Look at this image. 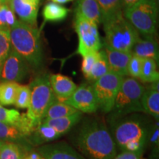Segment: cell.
<instances>
[{
  "label": "cell",
  "mask_w": 159,
  "mask_h": 159,
  "mask_svg": "<svg viewBox=\"0 0 159 159\" xmlns=\"http://www.w3.org/2000/svg\"><path fill=\"white\" fill-rule=\"evenodd\" d=\"M144 83H153L158 81L159 73L157 71L156 61L152 58L143 59L139 78Z\"/></svg>",
  "instance_id": "27"
},
{
  "label": "cell",
  "mask_w": 159,
  "mask_h": 159,
  "mask_svg": "<svg viewBox=\"0 0 159 159\" xmlns=\"http://www.w3.org/2000/svg\"><path fill=\"white\" fill-rule=\"evenodd\" d=\"M4 1H5L6 3L9 4V3H10V2H11V0H4Z\"/></svg>",
  "instance_id": "40"
},
{
  "label": "cell",
  "mask_w": 159,
  "mask_h": 159,
  "mask_svg": "<svg viewBox=\"0 0 159 159\" xmlns=\"http://www.w3.org/2000/svg\"><path fill=\"white\" fill-rule=\"evenodd\" d=\"M31 90L29 85H19L14 105L18 108H28L30 102Z\"/></svg>",
  "instance_id": "31"
},
{
  "label": "cell",
  "mask_w": 159,
  "mask_h": 159,
  "mask_svg": "<svg viewBox=\"0 0 159 159\" xmlns=\"http://www.w3.org/2000/svg\"><path fill=\"white\" fill-rule=\"evenodd\" d=\"M75 28L78 36L77 54L84 56L88 53L100 50L102 43L97 25L76 15Z\"/></svg>",
  "instance_id": "9"
},
{
  "label": "cell",
  "mask_w": 159,
  "mask_h": 159,
  "mask_svg": "<svg viewBox=\"0 0 159 159\" xmlns=\"http://www.w3.org/2000/svg\"><path fill=\"white\" fill-rule=\"evenodd\" d=\"M99 55L98 59L91 69L90 74L86 78L89 80L95 81L110 72V68H109L108 61L107 59L105 51L102 49V50H99Z\"/></svg>",
  "instance_id": "28"
},
{
  "label": "cell",
  "mask_w": 159,
  "mask_h": 159,
  "mask_svg": "<svg viewBox=\"0 0 159 159\" xmlns=\"http://www.w3.org/2000/svg\"><path fill=\"white\" fill-rule=\"evenodd\" d=\"M113 159H142L141 156L130 152H122L117 155Z\"/></svg>",
  "instance_id": "35"
},
{
  "label": "cell",
  "mask_w": 159,
  "mask_h": 159,
  "mask_svg": "<svg viewBox=\"0 0 159 159\" xmlns=\"http://www.w3.org/2000/svg\"><path fill=\"white\" fill-rule=\"evenodd\" d=\"M49 78L53 93L60 102L69 99L77 87L71 78L61 74L49 75Z\"/></svg>",
  "instance_id": "15"
},
{
  "label": "cell",
  "mask_w": 159,
  "mask_h": 159,
  "mask_svg": "<svg viewBox=\"0 0 159 159\" xmlns=\"http://www.w3.org/2000/svg\"><path fill=\"white\" fill-rule=\"evenodd\" d=\"M61 136V135L52 128L41 122L33 130L29 140L31 144L41 145L45 143L53 142Z\"/></svg>",
  "instance_id": "21"
},
{
  "label": "cell",
  "mask_w": 159,
  "mask_h": 159,
  "mask_svg": "<svg viewBox=\"0 0 159 159\" xmlns=\"http://www.w3.org/2000/svg\"><path fill=\"white\" fill-rule=\"evenodd\" d=\"M99 55V52H93L88 53L83 56V62H82V69L83 74L84 75L85 78H87L90 74L91 69L98 59Z\"/></svg>",
  "instance_id": "33"
},
{
  "label": "cell",
  "mask_w": 159,
  "mask_h": 159,
  "mask_svg": "<svg viewBox=\"0 0 159 159\" xmlns=\"http://www.w3.org/2000/svg\"><path fill=\"white\" fill-rule=\"evenodd\" d=\"M29 85L31 90L30 102L26 114L35 128L43 120L47 109L57 99L51 88L49 75L38 76Z\"/></svg>",
  "instance_id": "6"
},
{
  "label": "cell",
  "mask_w": 159,
  "mask_h": 159,
  "mask_svg": "<svg viewBox=\"0 0 159 159\" xmlns=\"http://www.w3.org/2000/svg\"><path fill=\"white\" fill-rule=\"evenodd\" d=\"M0 122L18 127L29 136V139L35 129L26 113L21 114L17 110L7 109L2 105H0Z\"/></svg>",
  "instance_id": "14"
},
{
  "label": "cell",
  "mask_w": 159,
  "mask_h": 159,
  "mask_svg": "<svg viewBox=\"0 0 159 159\" xmlns=\"http://www.w3.org/2000/svg\"><path fill=\"white\" fill-rule=\"evenodd\" d=\"M123 78L124 77L110 71L92 84L98 109L102 112L105 114L111 112Z\"/></svg>",
  "instance_id": "8"
},
{
  "label": "cell",
  "mask_w": 159,
  "mask_h": 159,
  "mask_svg": "<svg viewBox=\"0 0 159 159\" xmlns=\"http://www.w3.org/2000/svg\"><path fill=\"white\" fill-rule=\"evenodd\" d=\"M63 102L85 114H94L98 110L92 85L83 83L77 87L71 96Z\"/></svg>",
  "instance_id": "11"
},
{
  "label": "cell",
  "mask_w": 159,
  "mask_h": 159,
  "mask_svg": "<svg viewBox=\"0 0 159 159\" xmlns=\"http://www.w3.org/2000/svg\"><path fill=\"white\" fill-rule=\"evenodd\" d=\"M25 157L20 145L14 142H5L0 152V159H24Z\"/></svg>",
  "instance_id": "30"
},
{
  "label": "cell",
  "mask_w": 159,
  "mask_h": 159,
  "mask_svg": "<svg viewBox=\"0 0 159 159\" xmlns=\"http://www.w3.org/2000/svg\"><path fill=\"white\" fill-rule=\"evenodd\" d=\"M144 87L133 77H124L115 98L112 116H121L136 112H144L142 98Z\"/></svg>",
  "instance_id": "7"
},
{
  "label": "cell",
  "mask_w": 159,
  "mask_h": 159,
  "mask_svg": "<svg viewBox=\"0 0 159 159\" xmlns=\"http://www.w3.org/2000/svg\"><path fill=\"white\" fill-rule=\"evenodd\" d=\"M9 33L12 48L27 61L30 66L39 69L43 61L39 30L17 20Z\"/></svg>",
  "instance_id": "3"
},
{
  "label": "cell",
  "mask_w": 159,
  "mask_h": 159,
  "mask_svg": "<svg viewBox=\"0 0 159 159\" xmlns=\"http://www.w3.org/2000/svg\"><path fill=\"white\" fill-rule=\"evenodd\" d=\"M142 105L144 112L159 119V89L158 81L152 83L150 89L144 90L142 98Z\"/></svg>",
  "instance_id": "18"
},
{
  "label": "cell",
  "mask_w": 159,
  "mask_h": 159,
  "mask_svg": "<svg viewBox=\"0 0 159 159\" xmlns=\"http://www.w3.org/2000/svg\"><path fill=\"white\" fill-rule=\"evenodd\" d=\"M75 13L97 25L101 23V13L97 0H77Z\"/></svg>",
  "instance_id": "20"
},
{
  "label": "cell",
  "mask_w": 159,
  "mask_h": 159,
  "mask_svg": "<svg viewBox=\"0 0 159 159\" xmlns=\"http://www.w3.org/2000/svg\"><path fill=\"white\" fill-rule=\"evenodd\" d=\"M69 10L59 4L49 2L43 7L42 16L43 18V25L47 21L59 22L64 20L69 14Z\"/></svg>",
  "instance_id": "23"
},
{
  "label": "cell",
  "mask_w": 159,
  "mask_h": 159,
  "mask_svg": "<svg viewBox=\"0 0 159 159\" xmlns=\"http://www.w3.org/2000/svg\"><path fill=\"white\" fill-rule=\"evenodd\" d=\"M19 84L15 82L0 83V105H14Z\"/></svg>",
  "instance_id": "26"
},
{
  "label": "cell",
  "mask_w": 159,
  "mask_h": 159,
  "mask_svg": "<svg viewBox=\"0 0 159 159\" xmlns=\"http://www.w3.org/2000/svg\"><path fill=\"white\" fill-rule=\"evenodd\" d=\"M37 151L43 159H85L66 142L41 145Z\"/></svg>",
  "instance_id": "13"
},
{
  "label": "cell",
  "mask_w": 159,
  "mask_h": 159,
  "mask_svg": "<svg viewBox=\"0 0 159 159\" xmlns=\"http://www.w3.org/2000/svg\"><path fill=\"white\" fill-rule=\"evenodd\" d=\"M82 117L83 113L78 111L70 116L61 117V118L43 119L41 121V123L51 127L61 136H63L78 124Z\"/></svg>",
  "instance_id": "19"
},
{
  "label": "cell",
  "mask_w": 159,
  "mask_h": 159,
  "mask_svg": "<svg viewBox=\"0 0 159 159\" xmlns=\"http://www.w3.org/2000/svg\"><path fill=\"white\" fill-rule=\"evenodd\" d=\"M111 119V134L116 148L122 152L142 156L148 145L150 130L144 117L130 114Z\"/></svg>",
  "instance_id": "2"
},
{
  "label": "cell",
  "mask_w": 159,
  "mask_h": 159,
  "mask_svg": "<svg viewBox=\"0 0 159 159\" xmlns=\"http://www.w3.org/2000/svg\"><path fill=\"white\" fill-rule=\"evenodd\" d=\"M5 142H3V141L0 140V152H1L2 148V147H3L4 144H5Z\"/></svg>",
  "instance_id": "39"
},
{
  "label": "cell",
  "mask_w": 159,
  "mask_h": 159,
  "mask_svg": "<svg viewBox=\"0 0 159 159\" xmlns=\"http://www.w3.org/2000/svg\"><path fill=\"white\" fill-rule=\"evenodd\" d=\"M50 1L52 2L59 4V5H62V4L68 3L69 2L73 1V0H50Z\"/></svg>",
  "instance_id": "38"
},
{
  "label": "cell",
  "mask_w": 159,
  "mask_h": 159,
  "mask_svg": "<svg viewBox=\"0 0 159 159\" xmlns=\"http://www.w3.org/2000/svg\"><path fill=\"white\" fill-rule=\"evenodd\" d=\"M139 39L133 47L132 55H136L142 58H152L156 62L158 61V45L155 39V36Z\"/></svg>",
  "instance_id": "17"
},
{
  "label": "cell",
  "mask_w": 159,
  "mask_h": 159,
  "mask_svg": "<svg viewBox=\"0 0 159 159\" xmlns=\"http://www.w3.org/2000/svg\"><path fill=\"white\" fill-rule=\"evenodd\" d=\"M139 0H121V2H122L123 8H125V7L132 5L133 4L136 3Z\"/></svg>",
  "instance_id": "37"
},
{
  "label": "cell",
  "mask_w": 159,
  "mask_h": 159,
  "mask_svg": "<svg viewBox=\"0 0 159 159\" xmlns=\"http://www.w3.org/2000/svg\"><path fill=\"white\" fill-rule=\"evenodd\" d=\"M101 13V23L122 13L121 0H97Z\"/></svg>",
  "instance_id": "24"
},
{
  "label": "cell",
  "mask_w": 159,
  "mask_h": 159,
  "mask_svg": "<svg viewBox=\"0 0 159 159\" xmlns=\"http://www.w3.org/2000/svg\"><path fill=\"white\" fill-rule=\"evenodd\" d=\"M0 140L5 142L30 143L29 136L14 125L0 122Z\"/></svg>",
  "instance_id": "22"
},
{
  "label": "cell",
  "mask_w": 159,
  "mask_h": 159,
  "mask_svg": "<svg viewBox=\"0 0 159 159\" xmlns=\"http://www.w3.org/2000/svg\"><path fill=\"white\" fill-rule=\"evenodd\" d=\"M123 16L143 36H155L156 33L158 5L156 0H139L125 7Z\"/></svg>",
  "instance_id": "5"
},
{
  "label": "cell",
  "mask_w": 159,
  "mask_h": 159,
  "mask_svg": "<svg viewBox=\"0 0 159 159\" xmlns=\"http://www.w3.org/2000/svg\"><path fill=\"white\" fill-rule=\"evenodd\" d=\"M30 72V65L11 47L0 72V82H21Z\"/></svg>",
  "instance_id": "10"
},
{
  "label": "cell",
  "mask_w": 159,
  "mask_h": 159,
  "mask_svg": "<svg viewBox=\"0 0 159 159\" xmlns=\"http://www.w3.org/2000/svg\"><path fill=\"white\" fill-rule=\"evenodd\" d=\"M78 111L71 105L63 102H60L56 99L47 109L43 119L61 118V117L70 116Z\"/></svg>",
  "instance_id": "25"
},
{
  "label": "cell",
  "mask_w": 159,
  "mask_h": 159,
  "mask_svg": "<svg viewBox=\"0 0 159 159\" xmlns=\"http://www.w3.org/2000/svg\"><path fill=\"white\" fill-rule=\"evenodd\" d=\"M16 21V14L10 7L9 4L4 0H0V30L10 32Z\"/></svg>",
  "instance_id": "29"
},
{
  "label": "cell",
  "mask_w": 159,
  "mask_h": 159,
  "mask_svg": "<svg viewBox=\"0 0 159 159\" xmlns=\"http://www.w3.org/2000/svg\"><path fill=\"white\" fill-rule=\"evenodd\" d=\"M41 0H11L9 6L20 21L36 27Z\"/></svg>",
  "instance_id": "12"
},
{
  "label": "cell",
  "mask_w": 159,
  "mask_h": 159,
  "mask_svg": "<svg viewBox=\"0 0 159 159\" xmlns=\"http://www.w3.org/2000/svg\"><path fill=\"white\" fill-rule=\"evenodd\" d=\"M24 159H43V157L39 154V152H35V151H33L28 153L27 156H25Z\"/></svg>",
  "instance_id": "36"
},
{
  "label": "cell",
  "mask_w": 159,
  "mask_h": 159,
  "mask_svg": "<svg viewBox=\"0 0 159 159\" xmlns=\"http://www.w3.org/2000/svg\"><path fill=\"white\" fill-rule=\"evenodd\" d=\"M105 51L108 61L110 71L122 77L128 75V63L132 56V53L115 50L107 46H105Z\"/></svg>",
  "instance_id": "16"
},
{
  "label": "cell",
  "mask_w": 159,
  "mask_h": 159,
  "mask_svg": "<svg viewBox=\"0 0 159 159\" xmlns=\"http://www.w3.org/2000/svg\"><path fill=\"white\" fill-rule=\"evenodd\" d=\"M143 58L136 55H132L128 63V75L135 79H139L142 69Z\"/></svg>",
  "instance_id": "34"
},
{
  "label": "cell",
  "mask_w": 159,
  "mask_h": 159,
  "mask_svg": "<svg viewBox=\"0 0 159 159\" xmlns=\"http://www.w3.org/2000/svg\"><path fill=\"white\" fill-rule=\"evenodd\" d=\"M11 49V44L9 32L0 30V72L4 61L8 55Z\"/></svg>",
  "instance_id": "32"
},
{
  "label": "cell",
  "mask_w": 159,
  "mask_h": 159,
  "mask_svg": "<svg viewBox=\"0 0 159 159\" xmlns=\"http://www.w3.org/2000/svg\"><path fill=\"white\" fill-rule=\"evenodd\" d=\"M73 144L85 159H113L116 156V146L111 132L96 119L83 122Z\"/></svg>",
  "instance_id": "1"
},
{
  "label": "cell",
  "mask_w": 159,
  "mask_h": 159,
  "mask_svg": "<svg viewBox=\"0 0 159 159\" xmlns=\"http://www.w3.org/2000/svg\"><path fill=\"white\" fill-rule=\"evenodd\" d=\"M102 24L105 35V46L117 51L131 52L140 36L136 28L124 17L123 13Z\"/></svg>",
  "instance_id": "4"
}]
</instances>
